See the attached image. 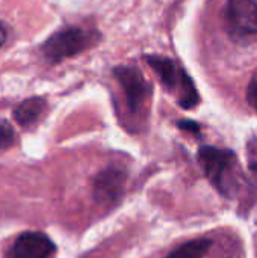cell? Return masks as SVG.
<instances>
[{"mask_svg": "<svg viewBox=\"0 0 257 258\" xmlns=\"http://www.w3.org/2000/svg\"><path fill=\"white\" fill-rule=\"evenodd\" d=\"M144 59L156 73L161 83L170 92L177 94V101L180 107L189 110L200 103V97L192 79L185 73V70L179 68L173 59L159 54H147L144 56Z\"/></svg>", "mask_w": 257, "mask_h": 258, "instance_id": "obj_1", "label": "cell"}, {"mask_svg": "<svg viewBox=\"0 0 257 258\" xmlns=\"http://www.w3.org/2000/svg\"><path fill=\"white\" fill-rule=\"evenodd\" d=\"M98 35L95 32L82 27H67L53 33L42 44L41 51L47 62L58 63L88 50L95 44Z\"/></svg>", "mask_w": 257, "mask_h": 258, "instance_id": "obj_2", "label": "cell"}, {"mask_svg": "<svg viewBox=\"0 0 257 258\" xmlns=\"http://www.w3.org/2000/svg\"><path fill=\"white\" fill-rule=\"evenodd\" d=\"M198 162L209 181L224 195H229L230 175L236 165L233 151L220 150L215 147H201L198 150Z\"/></svg>", "mask_w": 257, "mask_h": 258, "instance_id": "obj_3", "label": "cell"}, {"mask_svg": "<svg viewBox=\"0 0 257 258\" xmlns=\"http://www.w3.org/2000/svg\"><path fill=\"white\" fill-rule=\"evenodd\" d=\"M114 76L124 91L129 110L132 113H136L141 109L150 91V86L145 77L136 67H132V65L117 67L114 70Z\"/></svg>", "mask_w": 257, "mask_h": 258, "instance_id": "obj_4", "label": "cell"}, {"mask_svg": "<svg viewBox=\"0 0 257 258\" xmlns=\"http://www.w3.org/2000/svg\"><path fill=\"white\" fill-rule=\"evenodd\" d=\"M224 12L227 24L235 33L242 36L257 35L256 0H229Z\"/></svg>", "mask_w": 257, "mask_h": 258, "instance_id": "obj_5", "label": "cell"}, {"mask_svg": "<svg viewBox=\"0 0 257 258\" xmlns=\"http://www.w3.org/2000/svg\"><path fill=\"white\" fill-rule=\"evenodd\" d=\"M55 249V243L44 233L27 231L17 237L11 258H48Z\"/></svg>", "mask_w": 257, "mask_h": 258, "instance_id": "obj_6", "label": "cell"}, {"mask_svg": "<svg viewBox=\"0 0 257 258\" xmlns=\"http://www.w3.org/2000/svg\"><path fill=\"white\" fill-rule=\"evenodd\" d=\"M126 184V174L118 168H108L101 171L94 180V197L100 203L117 201Z\"/></svg>", "mask_w": 257, "mask_h": 258, "instance_id": "obj_7", "label": "cell"}, {"mask_svg": "<svg viewBox=\"0 0 257 258\" xmlns=\"http://www.w3.org/2000/svg\"><path fill=\"white\" fill-rule=\"evenodd\" d=\"M45 109H47V101L42 97H30L21 101L15 107L14 118L21 127L29 128V127H33L36 122H39Z\"/></svg>", "mask_w": 257, "mask_h": 258, "instance_id": "obj_8", "label": "cell"}, {"mask_svg": "<svg viewBox=\"0 0 257 258\" xmlns=\"http://www.w3.org/2000/svg\"><path fill=\"white\" fill-rule=\"evenodd\" d=\"M211 246H212V240H209V239L189 240V242L177 246L174 251H171L167 258H203Z\"/></svg>", "mask_w": 257, "mask_h": 258, "instance_id": "obj_9", "label": "cell"}, {"mask_svg": "<svg viewBox=\"0 0 257 258\" xmlns=\"http://www.w3.org/2000/svg\"><path fill=\"white\" fill-rule=\"evenodd\" d=\"M15 139V132L12 128V125L6 121L0 118V150H8Z\"/></svg>", "mask_w": 257, "mask_h": 258, "instance_id": "obj_10", "label": "cell"}, {"mask_svg": "<svg viewBox=\"0 0 257 258\" xmlns=\"http://www.w3.org/2000/svg\"><path fill=\"white\" fill-rule=\"evenodd\" d=\"M247 100H248V104L256 110L257 113V74L253 76L250 85H248V89H247Z\"/></svg>", "mask_w": 257, "mask_h": 258, "instance_id": "obj_11", "label": "cell"}, {"mask_svg": "<svg viewBox=\"0 0 257 258\" xmlns=\"http://www.w3.org/2000/svg\"><path fill=\"white\" fill-rule=\"evenodd\" d=\"M177 125H179L182 130L191 132V133H194V135H198V133H200V127H198V124H195L194 121H179Z\"/></svg>", "mask_w": 257, "mask_h": 258, "instance_id": "obj_12", "label": "cell"}, {"mask_svg": "<svg viewBox=\"0 0 257 258\" xmlns=\"http://www.w3.org/2000/svg\"><path fill=\"white\" fill-rule=\"evenodd\" d=\"M5 41H6V29L2 24V21H0V47L5 44Z\"/></svg>", "mask_w": 257, "mask_h": 258, "instance_id": "obj_13", "label": "cell"}]
</instances>
